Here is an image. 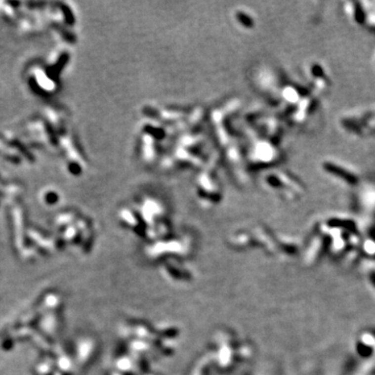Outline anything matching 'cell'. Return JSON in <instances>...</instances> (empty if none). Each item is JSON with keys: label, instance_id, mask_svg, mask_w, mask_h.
<instances>
[{"label": "cell", "instance_id": "1", "mask_svg": "<svg viewBox=\"0 0 375 375\" xmlns=\"http://www.w3.org/2000/svg\"><path fill=\"white\" fill-rule=\"evenodd\" d=\"M322 166L326 172L330 173V174H333L335 177L342 179L345 182H347L348 185H357L359 182L358 176L355 175L352 171L346 169L343 166L335 164V163L333 162L326 161L323 163Z\"/></svg>", "mask_w": 375, "mask_h": 375}, {"label": "cell", "instance_id": "2", "mask_svg": "<svg viewBox=\"0 0 375 375\" xmlns=\"http://www.w3.org/2000/svg\"><path fill=\"white\" fill-rule=\"evenodd\" d=\"M310 76H311V84L315 90L318 92H324L330 88L331 82L322 66L318 63H314L310 66Z\"/></svg>", "mask_w": 375, "mask_h": 375}, {"label": "cell", "instance_id": "3", "mask_svg": "<svg viewBox=\"0 0 375 375\" xmlns=\"http://www.w3.org/2000/svg\"><path fill=\"white\" fill-rule=\"evenodd\" d=\"M346 12H347L348 16L352 19V20L358 24H366L367 23V15L365 12L364 7L362 6V3L359 2H348L347 7H346Z\"/></svg>", "mask_w": 375, "mask_h": 375}]
</instances>
